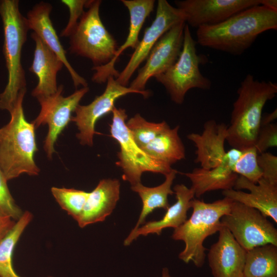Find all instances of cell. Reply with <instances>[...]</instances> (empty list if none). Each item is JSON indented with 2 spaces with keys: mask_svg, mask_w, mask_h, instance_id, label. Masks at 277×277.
Segmentation results:
<instances>
[{
  "mask_svg": "<svg viewBox=\"0 0 277 277\" xmlns=\"http://www.w3.org/2000/svg\"><path fill=\"white\" fill-rule=\"evenodd\" d=\"M220 221L246 251L268 244L277 246L276 229L253 208L233 201L230 212Z\"/></svg>",
  "mask_w": 277,
  "mask_h": 277,
  "instance_id": "cell-9",
  "label": "cell"
},
{
  "mask_svg": "<svg viewBox=\"0 0 277 277\" xmlns=\"http://www.w3.org/2000/svg\"><path fill=\"white\" fill-rule=\"evenodd\" d=\"M196 44L186 24L179 57L166 71L154 77L164 86L171 100L177 104L184 102L189 90L193 88L209 90L211 86L210 80L200 70L199 65L203 58L197 53Z\"/></svg>",
  "mask_w": 277,
  "mask_h": 277,
  "instance_id": "cell-8",
  "label": "cell"
},
{
  "mask_svg": "<svg viewBox=\"0 0 277 277\" xmlns=\"http://www.w3.org/2000/svg\"><path fill=\"white\" fill-rule=\"evenodd\" d=\"M277 118V110L275 109L270 113H265L262 114L260 127L269 125L273 123V122Z\"/></svg>",
  "mask_w": 277,
  "mask_h": 277,
  "instance_id": "cell-36",
  "label": "cell"
},
{
  "mask_svg": "<svg viewBox=\"0 0 277 277\" xmlns=\"http://www.w3.org/2000/svg\"><path fill=\"white\" fill-rule=\"evenodd\" d=\"M0 15L4 34L3 52L8 73L7 84L0 94V109L10 112L21 92L26 89L21 55L29 29L26 17L20 12L17 0L0 1Z\"/></svg>",
  "mask_w": 277,
  "mask_h": 277,
  "instance_id": "cell-4",
  "label": "cell"
},
{
  "mask_svg": "<svg viewBox=\"0 0 277 277\" xmlns=\"http://www.w3.org/2000/svg\"><path fill=\"white\" fill-rule=\"evenodd\" d=\"M177 172L176 170L172 169L165 175V181L156 187H146L141 183L131 186V189L138 193L142 202V208L138 220L132 231H135L141 225L144 224L146 217L154 210L163 208L166 210L170 206L168 197L174 193L171 186Z\"/></svg>",
  "mask_w": 277,
  "mask_h": 277,
  "instance_id": "cell-24",
  "label": "cell"
},
{
  "mask_svg": "<svg viewBox=\"0 0 277 277\" xmlns=\"http://www.w3.org/2000/svg\"><path fill=\"white\" fill-rule=\"evenodd\" d=\"M62 85L53 94L37 98L41 109L36 118L32 122L35 128L47 124L49 130L44 141V149L49 159L55 152L54 145L58 136L71 121L72 113L80 101L89 91L88 87L76 90L71 95H62Z\"/></svg>",
  "mask_w": 277,
  "mask_h": 277,
  "instance_id": "cell-10",
  "label": "cell"
},
{
  "mask_svg": "<svg viewBox=\"0 0 277 277\" xmlns=\"http://www.w3.org/2000/svg\"><path fill=\"white\" fill-rule=\"evenodd\" d=\"M222 194L258 210L277 223V185L262 177L255 184L239 176L233 189L223 190Z\"/></svg>",
  "mask_w": 277,
  "mask_h": 277,
  "instance_id": "cell-15",
  "label": "cell"
},
{
  "mask_svg": "<svg viewBox=\"0 0 277 277\" xmlns=\"http://www.w3.org/2000/svg\"><path fill=\"white\" fill-rule=\"evenodd\" d=\"M258 154L254 146L242 150L240 157L232 168V171L256 184L262 176L258 163Z\"/></svg>",
  "mask_w": 277,
  "mask_h": 277,
  "instance_id": "cell-30",
  "label": "cell"
},
{
  "mask_svg": "<svg viewBox=\"0 0 277 277\" xmlns=\"http://www.w3.org/2000/svg\"><path fill=\"white\" fill-rule=\"evenodd\" d=\"M277 29V10L257 5L243 10L225 21L197 28L196 43L203 47L240 55L261 33Z\"/></svg>",
  "mask_w": 277,
  "mask_h": 277,
  "instance_id": "cell-1",
  "label": "cell"
},
{
  "mask_svg": "<svg viewBox=\"0 0 277 277\" xmlns=\"http://www.w3.org/2000/svg\"><path fill=\"white\" fill-rule=\"evenodd\" d=\"M33 219L32 214L26 211L0 242V277H22L15 271L12 255L15 247L26 228Z\"/></svg>",
  "mask_w": 277,
  "mask_h": 277,
  "instance_id": "cell-27",
  "label": "cell"
},
{
  "mask_svg": "<svg viewBox=\"0 0 277 277\" xmlns=\"http://www.w3.org/2000/svg\"><path fill=\"white\" fill-rule=\"evenodd\" d=\"M121 2L129 13L128 34L124 44L117 48L112 61L106 65L92 68V70L95 72L92 76V81L98 84L107 82L110 76H113L115 78L118 76L119 72L115 69V63L125 50L128 48L135 49L137 46L141 30L146 19L153 11L155 3L154 0H122Z\"/></svg>",
  "mask_w": 277,
  "mask_h": 277,
  "instance_id": "cell-17",
  "label": "cell"
},
{
  "mask_svg": "<svg viewBox=\"0 0 277 277\" xmlns=\"http://www.w3.org/2000/svg\"><path fill=\"white\" fill-rule=\"evenodd\" d=\"M110 135L118 143L120 151L116 162L123 171L122 178L131 186L141 182L143 173L151 172L166 175L172 169L171 166L148 155L133 140L127 126L126 110L114 107Z\"/></svg>",
  "mask_w": 277,
  "mask_h": 277,
  "instance_id": "cell-7",
  "label": "cell"
},
{
  "mask_svg": "<svg viewBox=\"0 0 277 277\" xmlns=\"http://www.w3.org/2000/svg\"><path fill=\"white\" fill-rule=\"evenodd\" d=\"M244 277H277V246L268 244L246 251Z\"/></svg>",
  "mask_w": 277,
  "mask_h": 277,
  "instance_id": "cell-26",
  "label": "cell"
},
{
  "mask_svg": "<svg viewBox=\"0 0 277 277\" xmlns=\"http://www.w3.org/2000/svg\"><path fill=\"white\" fill-rule=\"evenodd\" d=\"M276 146V124L272 123L260 127L254 145L258 154L266 152L269 148Z\"/></svg>",
  "mask_w": 277,
  "mask_h": 277,
  "instance_id": "cell-33",
  "label": "cell"
},
{
  "mask_svg": "<svg viewBox=\"0 0 277 277\" xmlns=\"http://www.w3.org/2000/svg\"><path fill=\"white\" fill-rule=\"evenodd\" d=\"M48 277H52V276H48Z\"/></svg>",
  "mask_w": 277,
  "mask_h": 277,
  "instance_id": "cell-39",
  "label": "cell"
},
{
  "mask_svg": "<svg viewBox=\"0 0 277 277\" xmlns=\"http://www.w3.org/2000/svg\"><path fill=\"white\" fill-rule=\"evenodd\" d=\"M233 104L226 141L232 147L244 150L254 146L266 103L277 93V84L259 81L248 74L237 91Z\"/></svg>",
  "mask_w": 277,
  "mask_h": 277,
  "instance_id": "cell-2",
  "label": "cell"
},
{
  "mask_svg": "<svg viewBox=\"0 0 277 277\" xmlns=\"http://www.w3.org/2000/svg\"><path fill=\"white\" fill-rule=\"evenodd\" d=\"M120 182L117 179H103L88 195L77 221L83 228L103 222L112 212L120 199Z\"/></svg>",
  "mask_w": 277,
  "mask_h": 277,
  "instance_id": "cell-22",
  "label": "cell"
},
{
  "mask_svg": "<svg viewBox=\"0 0 277 277\" xmlns=\"http://www.w3.org/2000/svg\"><path fill=\"white\" fill-rule=\"evenodd\" d=\"M134 93L141 94L145 97L150 94L147 90L140 92L122 86L113 76H110L107 80L105 90L101 95L96 96L88 105H78L74 111L75 115L72 116L71 121L75 123L79 131L76 135L80 143L92 146L93 136L97 133L95 130V126L98 120L112 112L115 107V102L118 98Z\"/></svg>",
  "mask_w": 277,
  "mask_h": 277,
  "instance_id": "cell-11",
  "label": "cell"
},
{
  "mask_svg": "<svg viewBox=\"0 0 277 277\" xmlns=\"http://www.w3.org/2000/svg\"><path fill=\"white\" fill-rule=\"evenodd\" d=\"M186 24L185 21L181 22L162 36L131 83L130 88L140 92L145 91L146 85L151 77L163 73L176 62L182 49Z\"/></svg>",
  "mask_w": 277,
  "mask_h": 277,
  "instance_id": "cell-12",
  "label": "cell"
},
{
  "mask_svg": "<svg viewBox=\"0 0 277 277\" xmlns=\"http://www.w3.org/2000/svg\"><path fill=\"white\" fill-rule=\"evenodd\" d=\"M51 191L62 209L77 222L82 212L89 192L56 187H52Z\"/></svg>",
  "mask_w": 277,
  "mask_h": 277,
  "instance_id": "cell-29",
  "label": "cell"
},
{
  "mask_svg": "<svg viewBox=\"0 0 277 277\" xmlns=\"http://www.w3.org/2000/svg\"><path fill=\"white\" fill-rule=\"evenodd\" d=\"M126 126L136 144L141 148L150 143L164 130L169 127L165 121L153 123L146 121L137 113L130 118Z\"/></svg>",
  "mask_w": 277,
  "mask_h": 277,
  "instance_id": "cell-28",
  "label": "cell"
},
{
  "mask_svg": "<svg viewBox=\"0 0 277 277\" xmlns=\"http://www.w3.org/2000/svg\"><path fill=\"white\" fill-rule=\"evenodd\" d=\"M183 21L185 22V16L180 10L171 6L166 0L158 1L155 19L145 29L143 38L139 41L126 66L115 78L116 82L126 86L132 74L146 59L151 49L162 36L173 26Z\"/></svg>",
  "mask_w": 277,
  "mask_h": 277,
  "instance_id": "cell-13",
  "label": "cell"
},
{
  "mask_svg": "<svg viewBox=\"0 0 277 277\" xmlns=\"http://www.w3.org/2000/svg\"><path fill=\"white\" fill-rule=\"evenodd\" d=\"M101 4L99 0L92 1L70 36V52L90 59L94 66L109 63L117 50L115 39L101 19Z\"/></svg>",
  "mask_w": 277,
  "mask_h": 277,
  "instance_id": "cell-6",
  "label": "cell"
},
{
  "mask_svg": "<svg viewBox=\"0 0 277 277\" xmlns=\"http://www.w3.org/2000/svg\"><path fill=\"white\" fill-rule=\"evenodd\" d=\"M173 190L176 202L167 208L163 218L159 221L146 222L135 231L131 230L124 240L125 246L129 245L140 235L146 236L154 233L160 235L165 228L172 227L175 229L187 220V213L191 208L194 192L191 188H189L184 184L176 185Z\"/></svg>",
  "mask_w": 277,
  "mask_h": 277,
  "instance_id": "cell-20",
  "label": "cell"
},
{
  "mask_svg": "<svg viewBox=\"0 0 277 277\" xmlns=\"http://www.w3.org/2000/svg\"><path fill=\"white\" fill-rule=\"evenodd\" d=\"M219 232L217 241L211 246L208 253L213 276H242L246 250L225 227L222 226Z\"/></svg>",
  "mask_w": 277,
  "mask_h": 277,
  "instance_id": "cell-16",
  "label": "cell"
},
{
  "mask_svg": "<svg viewBox=\"0 0 277 277\" xmlns=\"http://www.w3.org/2000/svg\"><path fill=\"white\" fill-rule=\"evenodd\" d=\"M16 221L0 212V242L13 227Z\"/></svg>",
  "mask_w": 277,
  "mask_h": 277,
  "instance_id": "cell-35",
  "label": "cell"
},
{
  "mask_svg": "<svg viewBox=\"0 0 277 277\" xmlns=\"http://www.w3.org/2000/svg\"><path fill=\"white\" fill-rule=\"evenodd\" d=\"M179 126L164 130L142 149L150 156L171 166L185 158V149L180 137Z\"/></svg>",
  "mask_w": 277,
  "mask_h": 277,
  "instance_id": "cell-25",
  "label": "cell"
},
{
  "mask_svg": "<svg viewBox=\"0 0 277 277\" xmlns=\"http://www.w3.org/2000/svg\"><path fill=\"white\" fill-rule=\"evenodd\" d=\"M7 181L0 168V212L17 221L24 212L15 202L9 190Z\"/></svg>",
  "mask_w": 277,
  "mask_h": 277,
  "instance_id": "cell-31",
  "label": "cell"
},
{
  "mask_svg": "<svg viewBox=\"0 0 277 277\" xmlns=\"http://www.w3.org/2000/svg\"><path fill=\"white\" fill-rule=\"evenodd\" d=\"M26 91L21 92L9 122L0 128V168L7 181L23 173L37 175L40 171L34 160L38 150L35 128L26 119L23 107Z\"/></svg>",
  "mask_w": 277,
  "mask_h": 277,
  "instance_id": "cell-3",
  "label": "cell"
},
{
  "mask_svg": "<svg viewBox=\"0 0 277 277\" xmlns=\"http://www.w3.org/2000/svg\"><path fill=\"white\" fill-rule=\"evenodd\" d=\"M241 277H244V276H241Z\"/></svg>",
  "mask_w": 277,
  "mask_h": 277,
  "instance_id": "cell-40",
  "label": "cell"
},
{
  "mask_svg": "<svg viewBox=\"0 0 277 277\" xmlns=\"http://www.w3.org/2000/svg\"><path fill=\"white\" fill-rule=\"evenodd\" d=\"M52 10L50 4L44 2L35 5L26 17L29 29L34 33L61 59L69 72L74 86L87 87L85 78L80 75L68 62L66 52L62 45L52 23L50 18Z\"/></svg>",
  "mask_w": 277,
  "mask_h": 277,
  "instance_id": "cell-18",
  "label": "cell"
},
{
  "mask_svg": "<svg viewBox=\"0 0 277 277\" xmlns=\"http://www.w3.org/2000/svg\"><path fill=\"white\" fill-rule=\"evenodd\" d=\"M93 1L85 0H62V3L69 10L70 16L67 25L62 31L61 36H70L75 28L83 14L84 8L90 6Z\"/></svg>",
  "mask_w": 277,
  "mask_h": 277,
  "instance_id": "cell-32",
  "label": "cell"
},
{
  "mask_svg": "<svg viewBox=\"0 0 277 277\" xmlns=\"http://www.w3.org/2000/svg\"><path fill=\"white\" fill-rule=\"evenodd\" d=\"M262 0L175 1L176 8L185 16L187 25L198 28L220 24L249 7L262 5Z\"/></svg>",
  "mask_w": 277,
  "mask_h": 277,
  "instance_id": "cell-14",
  "label": "cell"
},
{
  "mask_svg": "<svg viewBox=\"0 0 277 277\" xmlns=\"http://www.w3.org/2000/svg\"><path fill=\"white\" fill-rule=\"evenodd\" d=\"M162 277H172L170 275L169 270L167 268H163L162 272Z\"/></svg>",
  "mask_w": 277,
  "mask_h": 277,
  "instance_id": "cell-38",
  "label": "cell"
},
{
  "mask_svg": "<svg viewBox=\"0 0 277 277\" xmlns=\"http://www.w3.org/2000/svg\"><path fill=\"white\" fill-rule=\"evenodd\" d=\"M31 37L35 42L33 60L29 70L38 78L32 91L36 98L54 94L58 89L56 76L64 64L61 59L34 32Z\"/></svg>",
  "mask_w": 277,
  "mask_h": 277,
  "instance_id": "cell-21",
  "label": "cell"
},
{
  "mask_svg": "<svg viewBox=\"0 0 277 277\" xmlns=\"http://www.w3.org/2000/svg\"><path fill=\"white\" fill-rule=\"evenodd\" d=\"M183 174L190 180L191 188L197 197L209 191L233 189L239 176L224 160L215 168H196L190 172Z\"/></svg>",
  "mask_w": 277,
  "mask_h": 277,
  "instance_id": "cell-23",
  "label": "cell"
},
{
  "mask_svg": "<svg viewBox=\"0 0 277 277\" xmlns=\"http://www.w3.org/2000/svg\"><path fill=\"white\" fill-rule=\"evenodd\" d=\"M233 202L226 197L212 203L194 199L191 201V216L174 229L172 235L173 240L185 243L179 255L180 260L186 263L192 262L197 267L203 266L206 250L203 243L208 236L219 232L222 226L221 219L230 212Z\"/></svg>",
  "mask_w": 277,
  "mask_h": 277,
  "instance_id": "cell-5",
  "label": "cell"
},
{
  "mask_svg": "<svg viewBox=\"0 0 277 277\" xmlns=\"http://www.w3.org/2000/svg\"><path fill=\"white\" fill-rule=\"evenodd\" d=\"M228 126L217 124L213 120L206 121L202 134L191 133L188 140L196 147L195 162L201 167L210 169L221 165L226 153L224 145L227 137Z\"/></svg>",
  "mask_w": 277,
  "mask_h": 277,
  "instance_id": "cell-19",
  "label": "cell"
},
{
  "mask_svg": "<svg viewBox=\"0 0 277 277\" xmlns=\"http://www.w3.org/2000/svg\"><path fill=\"white\" fill-rule=\"evenodd\" d=\"M258 163L262 173V177L277 185V157L268 152L258 154Z\"/></svg>",
  "mask_w": 277,
  "mask_h": 277,
  "instance_id": "cell-34",
  "label": "cell"
},
{
  "mask_svg": "<svg viewBox=\"0 0 277 277\" xmlns=\"http://www.w3.org/2000/svg\"><path fill=\"white\" fill-rule=\"evenodd\" d=\"M262 5L277 10V1L276 0H262Z\"/></svg>",
  "mask_w": 277,
  "mask_h": 277,
  "instance_id": "cell-37",
  "label": "cell"
}]
</instances>
